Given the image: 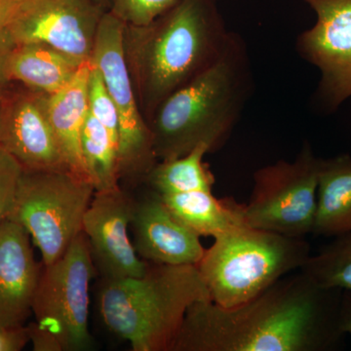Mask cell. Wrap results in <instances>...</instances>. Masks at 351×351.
<instances>
[{
	"label": "cell",
	"mask_w": 351,
	"mask_h": 351,
	"mask_svg": "<svg viewBox=\"0 0 351 351\" xmlns=\"http://www.w3.org/2000/svg\"><path fill=\"white\" fill-rule=\"evenodd\" d=\"M341 289L299 270L233 307L189 306L171 351H329L338 348Z\"/></svg>",
	"instance_id": "cell-1"
},
{
	"label": "cell",
	"mask_w": 351,
	"mask_h": 351,
	"mask_svg": "<svg viewBox=\"0 0 351 351\" xmlns=\"http://www.w3.org/2000/svg\"><path fill=\"white\" fill-rule=\"evenodd\" d=\"M232 34L218 0H180L149 24H125L124 54L147 124L162 101L221 56Z\"/></svg>",
	"instance_id": "cell-2"
},
{
	"label": "cell",
	"mask_w": 351,
	"mask_h": 351,
	"mask_svg": "<svg viewBox=\"0 0 351 351\" xmlns=\"http://www.w3.org/2000/svg\"><path fill=\"white\" fill-rule=\"evenodd\" d=\"M253 71L243 39L232 32L221 56L171 94L149 120L157 160L186 156L205 145L209 154L232 136L253 91Z\"/></svg>",
	"instance_id": "cell-3"
},
{
	"label": "cell",
	"mask_w": 351,
	"mask_h": 351,
	"mask_svg": "<svg viewBox=\"0 0 351 351\" xmlns=\"http://www.w3.org/2000/svg\"><path fill=\"white\" fill-rule=\"evenodd\" d=\"M204 301L196 265L149 263L141 277L101 279L98 294L104 324L133 351H171L189 306Z\"/></svg>",
	"instance_id": "cell-4"
},
{
	"label": "cell",
	"mask_w": 351,
	"mask_h": 351,
	"mask_svg": "<svg viewBox=\"0 0 351 351\" xmlns=\"http://www.w3.org/2000/svg\"><path fill=\"white\" fill-rule=\"evenodd\" d=\"M311 255V245L304 239L246 225L214 239L196 267L211 301L233 307L301 269Z\"/></svg>",
	"instance_id": "cell-5"
},
{
	"label": "cell",
	"mask_w": 351,
	"mask_h": 351,
	"mask_svg": "<svg viewBox=\"0 0 351 351\" xmlns=\"http://www.w3.org/2000/svg\"><path fill=\"white\" fill-rule=\"evenodd\" d=\"M94 193L91 182L71 171L24 170L7 219L27 230L43 265H50L82 232Z\"/></svg>",
	"instance_id": "cell-6"
},
{
	"label": "cell",
	"mask_w": 351,
	"mask_h": 351,
	"mask_svg": "<svg viewBox=\"0 0 351 351\" xmlns=\"http://www.w3.org/2000/svg\"><path fill=\"white\" fill-rule=\"evenodd\" d=\"M320 160L306 142L294 160L256 171L250 200L244 204L247 225L300 239L313 233Z\"/></svg>",
	"instance_id": "cell-7"
},
{
	"label": "cell",
	"mask_w": 351,
	"mask_h": 351,
	"mask_svg": "<svg viewBox=\"0 0 351 351\" xmlns=\"http://www.w3.org/2000/svg\"><path fill=\"white\" fill-rule=\"evenodd\" d=\"M97 276L89 242L83 232L59 260L50 265L43 263L32 314L36 323L57 337L63 351L93 350L89 291Z\"/></svg>",
	"instance_id": "cell-8"
},
{
	"label": "cell",
	"mask_w": 351,
	"mask_h": 351,
	"mask_svg": "<svg viewBox=\"0 0 351 351\" xmlns=\"http://www.w3.org/2000/svg\"><path fill=\"white\" fill-rule=\"evenodd\" d=\"M125 24L110 10L99 25L91 64L101 77L119 117L120 180L145 182L156 165L151 128L138 107L123 48Z\"/></svg>",
	"instance_id": "cell-9"
},
{
	"label": "cell",
	"mask_w": 351,
	"mask_h": 351,
	"mask_svg": "<svg viewBox=\"0 0 351 351\" xmlns=\"http://www.w3.org/2000/svg\"><path fill=\"white\" fill-rule=\"evenodd\" d=\"M316 15L313 27L302 32L295 48L320 71L318 100L337 110L351 97V0H302Z\"/></svg>",
	"instance_id": "cell-10"
},
{
	"label": "cell",
	"mask_w": 351,
	"mask_h": 351,
	"mask_svg": "<svg viewBox=\"0 0 351 351\" xmlns=\"http://www.w3.org/2000/svg\"><path fill=\"white\" fill-rule=\"evenodd\" d=\"M106 11L95 0H31L8 29L17 43L46 44L86 63Z\"/></svg>",
	"instance_id": "cell-11"
},
{
	"label": "cell",
	"mask_w": 351,
	"mask_h": 351,
	"mask_svg": "<svg viewBox=\"0 0 351 351\" xmlns=\"http://www.w3.org/2000/svg\"><path fill=\"white\" fill-rule=\"evenodd\" d=\"M134 204L121 188L95 191L84 215L82 232L101 279L141 277L147 272L149 263L138 257L128 233Z\"/></svg>",
	"instance_id": "cell-12"
},
{
	"label": "cell",
	"mask_w": 351,
	"mask_h": 351,
	"mask_svg": "<svg viewBox=\"0 0 351 351\" xmlns=\"http://www.w3.org/2000/svg\"><path fill=\"white\" fill-rule=\"evenodd\" d=\"M45 100L46 94L29 88L6 90L0 96V145L24 170L71 171L48 119Z\"/></svg>",
	"instance_id": "cell-13"
},
{
	"label": "cell",
	"mask_w": 351,
	"mask_h": 351,
	"mask_svg": "<svg viewBox=\"0 0 351 351\" xmlns=\"http://www.w3.org/2000/svg\"><path fill=\"white\" fill-rule=\"evenodd\" d=\"M130 226L134 248L147 263L197 265L206 251L200 237L182 225L154 191L135 201Z\"/></svg>",
	"instance_id": "cell-14"
},
{
	"label": "cell",
	"mask_w": 351,
	"mask_h": 351,
	"mask_svg": "<svg viewBox=\"0 0 351 351\" xmlns=\"http://www.w3.org/2000/svg\"><path fill=\"white\" fill-rule=\"evenodd\" d=\"M31 240L11 219L0 225V327L25 326L32 314L43 263L34 258Z\"/></svg>",
	"instance_id": "cell-15"
},
{
	"label": "cell",
	"mask_w": 351,
	"mask_h": 351,
	"mask_svg": "<svg viewBox=\"0 0 351 351\" xmlns=\"http://www.w3.org/2000/svg\"><path fill=\"white\" fill-rule=\"evenodd\" d=\"M91 62L80 66L75 78L54 95H46V112L69 170L90 181L82 151V133L86 120L88 80ZM91 182V181H90Z\"/></svg>",
	"instance_id": "cell-16"
},
{
	"label": "cell",
	"mask_w": 351,
	"mask_h": 351,
	"mask_svg": "<svg viewBox=\"0 0 351 351\" xmlns=\"http://www.w3.org/2000/svg\"><path fill=\"white\" fill-rule=\"evenodd\" d=\"M83 64L46 44L17 43L9 75L11 82L50 96L69 84Z\"/></svg>",
	"instance_id": "cell-17"
},
{
	"label": "cell",
	"mask_w": 351,
	"mask_h": 351,
	"mask_svg": "<svg viewBox=\"0 0 351 351\" xmlns=\"http://www.w3.org/2000/svg\"><path fill=\"white\" fill-rule=\"evenodd\" d=\"M160 197L171 213L200 237L216 239L247 225L244 204L232 198H217L213 191H191Z\"/></svg>",
	"instance_id": "cell-18"
},
{
	"label": "cell",
	"mask_w": 351,
	"mask_h": 351,
	"mask_svg": "<svg viewBox=\"0 0 351 351\" xmlns=\"http://www.w3.org/2000/svg\"><path fill=\"white\" fill-rule=\"evenodd\" d=\"M351 232V156L320 160L313 234L336 237Z\"/></svg>",
	"instance_id": "cell-19"
},
{
	"label": "cell",
	"mask_w": 351,
	"mask_h": 351,
	"mask_svg": "<svg viewBox=\"0 0 351 351\" xmlns=\"http://www.w3.org/2000/svg\"><path fill=\"white\" fill-rule=\"evenodd\" d=\"M207 154V145H199L186 156L157 161L145 182L159 195L213 191L215 177L204 162Z\"/></svg>",
	"instance_id": "cell-20"
},
{
	"label": "cell",
	"mask_w": 351,
	"mask_h": 351,
	"mask_svg": "<svg viewBox=\"0 0 351 351\" xmlns=\"http://www.w3.org/2000/svg\"><path fill=\"white\" fill-rule=\"evenodd\" d=\"M82 151L95 191L120 188L119 147L105 126L90 112L82 128Z\"/></svg>",
	"instance_id": "cell-21"
},
{
	"label": "cell",
	"mask_w": 351,
	"mask_h": 351,
	"mask_svg": "<svg viewBox=\"0 0 351 351\" xmlns=\"http://www.w3.org/2000/svg\"><path fill=\"white\" fill-rule=\"evenodd\" d=\"M300 270L322 287L351 291V232L309 256Z\"/></svg>",
	"instance_id": "cell-22"
},
{
	"label": "cell",
	"mask_w": 351,
	"mask_h": 351,
	"mask_svg": "<svg viewBox=\"0 0 351 351\" xmlns=\"http://www.w3.org/2000/svg\"><path fill=\"white\" fill-rule=\"evenodd\" d=\"M88 108L95 119L105 126L119 147V112L112 97L108 94L100 71L92 64L88 80Z\"/></svg>",
	"instance_id": "cell-23"
},
{
	"label": "cell",
	"mask_w": 351,
	"mask_h": 351,
	"mask_svg": "<svg viewBox=\"0 0 351 351\" xmlns=\"http://www.w3.org/2000/svg\"><path fill=\"white\" fill-rule=\"evenodd\" d=\"M180 0H112L108 10L124 24H149L161 14L169 10Z\"/></svg>",
	"instance_id": "cell-24"
},
{
	"label": "cell",
	"mask_w": 351,
	"mask_h": 351,
	"mask_svg": "<svg viewBox=\"0 0 351 351\" xmlns=\"http://www.w3.org/2000/svg\"><path fill=\"white\" fill-rule=\"evenodd\" d=\"M23 172L19 161L0 145V225L12 209Z\"/></svg>",
	"instance_id": "cell-25"
},
{
	"label": "cell",
	"mask_w": 351,
	"mask_h": 351,
	"mask_svg": "<svg viewBox=\"0 0 351 351\" xmlns=\"http://www.w3.org/2000/svg\"><path fill=\"white\" fill-rule=\"evenodd\" d=\"M16 46L17 43L9 29L0 31V96L12 82L9 75V61Z\"/></svg>",
	"instance_id": "cell-26"
},
{
	"label": "cell",
	"mask_w": 351,
	"mask_h": 351,
	"mask_svg": "<svg viewBox=\"0 0 351 351\" xmlns=\"http://www.w3.org/2000/svg\"><path fill=\"white\" fill-rule=\"evenodd\" d=\"M27 329L34 351H63L57 337L38 323H29Z\"/></svg>",
	"instance_id": "cell-27"
},
{
	"label": "cell",
	"mask_w": 351,
	"mask_h": 351,
	"mask_svg": "<svg viewBox=\"0 0 351 351\" xmlns=\"http://www.w3.org/2000/svg\"><path fill=\"white\" fill-rule=\"evenodd\" d=\"M29 341L25 325L20 327H0V351H19Z\"/></svg>",
	"instance_id": "cell-28"
},
{
	"label": "cell",
	"mask_w": 351,
	"mask_h": 351,
	"mask_svg": "<svg viewBox=\"0 0 351 351\" xmlns=\"http://www.w3.org/2000/svg\"><path fill=\"white\" fill-rule=\"evenodd\" d=\"M31 0H0V31L8 29Z\"/></svg>",
	"instance_id": "cell-29"
},
{
	"label": "cell",
	"mask_w": 351,
	"mask_h": 351,
	"mask_svg": "<svg viewBox=\"0 0 351 351\" xmlns=\"http://www.w3.org/2000/svg\"><path fill=\"white\" fill-rule=\"evenodd\" d=\"M339 324L343 334L351 336V291H343L341 294Z\"/></svg>",
	"instance_id": "cell-30"
},
{
	"label": "cell",
	"mask_w": 351,
	"mask_h": 351,
	"mask_svg": "<svg viewBox=\"0 0 351 351\" xmlns=\"http://www.w3.org/2000/svg\"><path fill=\"white\" fill-rule=\"evenodd\" d=\"M95 1L103 6L104 8L107 9V10L110 9V3H112V0H95Z\"/></svg>",
	"instance_id": "cell-31"
},
{
	"label": "cell",
	"mask_w": 351,
	"mask_h": 351,
	"mask_svg": "<svg viewBox=\"0 0 351 351\" xmlns=\"http://www.w3.org/2000/svg\"><path fill=\"white\" fill-rule=\"evenodd\" d=\"M0 133H1V110H0Z\"/></svg>",
	"instance_id": "cell-32"
}]
</instances>
